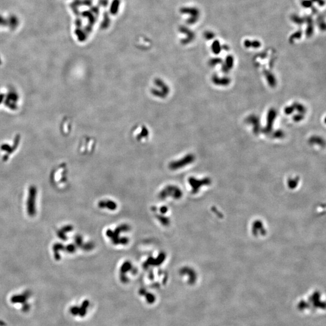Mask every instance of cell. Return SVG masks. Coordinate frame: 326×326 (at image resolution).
<instances>
[{"label": "cell", "mask_w": 326, "mask_h": 326, "mask_svg": "<svg viewBox=\"0 0 326 326\" xmlns=\"http://www.w3.org/2000/svg\"><path fill=\"white\" fill-rule=\"evenodd\" d=\"M179 190L177 189V188L176 187H166L164 190L161 192L160 196L161 199L162 198L164 199V198L168 197V196H172L173 198H174V199H176L177 198L179 197V196L175 193H179Z\"/></svg>", "instance_id": "1"}, {"label": "cell", "mask_w": 326, "mask_h": 326, "mask_svg": "<svg viewBox=\"0 0 326 326\" xmlns=\"http://www.w3.org/2000/svg\"><path fill=\"white\" fill-rule=\"evenodd\" d=\"M245 45L247 47H249V46H251V45H253L255 47H259L260 44V42H258V41L251 42V41H249V40H246L245 42Z\"/></svg>", "instance_id": "3"}, {"label": "cell", "mask_w": 326, "mask_h": 326, "mask_svg": "<svg viewBox=\"0 0 326 326\" xmlns=\"http://www.w3.org/2000/svg\"><path fill=\"white\" fill-rule=\"evenodd\" d=\"M313 1H317V0H313Z\"/></svg>", "instance_id": "5"}, {"label": "cell", "mask_w": 326, "mask_h": 326, "mask_svg": "<svg viewBox=\"0 0 326 326\" xmlns=\"http://www.w3.org/2000/svg\"><path fill=\"white\" fill-rule=\"evenodd\" d=\"M303 6L306 7H309L311 6V2L310 1H305L303 2Z\"/></svg>", "instance_id": "4"}, {"label": "cell", "mask_w": 326, "mask_h": 326, "mask_svg": "<svg viewBox=\"0 0 326 326\" xmlns=\"http://www.w3.org/2000/svg\"><path fill=\"white\" fill-rule=\"evenodd\" d=\"M213 49L214 52L216 53V54H217V53H219V51H221V46H220L219 42L217 40H216L215 42H214L213 45Z\"/></svg>", "instance_id": "2"}]
</instances>
